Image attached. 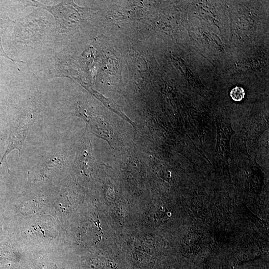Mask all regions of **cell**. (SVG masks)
Returning a JSON list of instances; mask_svg holds the SVG:
<instances>
[{"label":"cell","mask_w":269,"mask_h":269,"mask_svg":"<svg viewBox=\"0 0 269 269\" xmlns=\"http://www.w3.org/2000/svg\"><path fill=\"white\" fill-rule=\"evenodd\" d=\"M31 122L30 120H25L21 123L14 132L11 134L7 142L8 146L0 162V166L7 155L14 149H17L21 153L22 145L24 142L28 131L29 126Z\"/></svg>","instance_id":"cell-1"},{"label":"cell","mask_w":269,"mask_h":269,"mask_svg":"<svg viewBox=\"0 0 269 269\" xmlns=\"http://www.w3.org/2000/svg\"><path fill=\"white\" fill-rule=\"evenodd\" d=\"M230 94L233 100L239 102L244 98L245 91L242 87L236 86L231 90Z\"/></svg>","instance_id":"cell-2"},{"label":"cell","mask_w":269,"mask_h":269,"mask_svg":"<svg viewBox=\"0 0 269 269\" xmlns=\"http://www.w3.org/2000/svg\"><path fill=\"white\" fill-rule=\"evenodd\" d=\"M0 56H4V57L11 60L13 62H15V61H17L15 60L12 59V58H10L9 56H8L6 55V53L4 51V49L3 48V46H2V36H1V34L0 33Z\"/></svg>","instance_id":"cell-3"}]
</instances>
